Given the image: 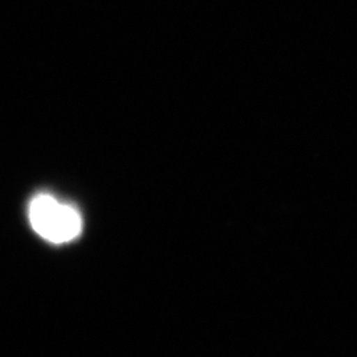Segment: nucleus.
I'll return each instance as SVG.
<instances>
[{"instance_id":"obj_1","label":"nucleus","mask_w":357,"mask_h":357,"mask_svg":"<svg viewBox=\"0 0 357 357\" xmlns=\"http://www.w3.org/2000/svg\"><path fill=\"white\" fill-rule=\"evenodd\" d=\"M28 217L32 229L50 243H69L82 230V217L76 208L50 193H38L31 200Z\"/></svg>"}]
</instances>
